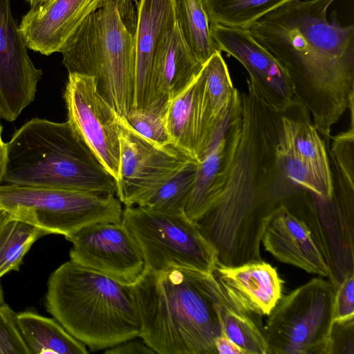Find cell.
Wrapping results in <instances>:
<instances>
[{
  "label": "cell",
  "instance_id": "6da1fadb",
  "mask_svg": "<svg viewBox=\"0 0 354 354\" xmlns=\"http://www.w3.org/2000/svg\"><path fill=\"white\" fill-rule=\"evenodd\" d=\"M241 100L240 135L221 194L196 222L217 258L233 264L261 259L260 243L273 211L296 191L278 156L282 113L269 109L252 87Z\"/></svg>",
  "mask_w": 354,
  "mask_h": 354
},
{
  "label": "cell",
  "instance_id": "7a4b0ae2",
  "mask_svg": "<svg viewBox=\"0 0 354 354\" xmlns=\"http://www.w3.org/2000/svg\"><path fill=\"white\" fill-rule=\"evenodd\" d=\"M335 0H290L253 23L252 37L287 72L295 98L326 139L354 105V26H342Z\"/></svg>",
  "mask_w": 354,
  "mask_h": 354
},
{
  "label": "cell",
  "instance_id": "3957f363",
  "mask_svg": "<svg viewBox=\"0 0 354 354\" xmlns=\"http://www.w3.org/2000/svg\"><path fill=\"white\" fill-rule=\"evenodd\" d=\"M133 287L140 337L156 353L217 354L215 342L222 329L213 273L145 269Z\"/></svg>",
  "mask_w": 354,
  "mask_h": 354
},
{
  "label": "cell",
  "instance_id": "277c9868",
  "mask_svg": "<svg viewBox=\"0 0 354 354\" xmlns=\"http://www.w3.org/2000/svg\"><path fill=\"white\" fill-rule=\"evenodd\" d=\"M45 306L72 336L93 351L108 349L140 335L133 286L71 260L50 275Z\"/></svg>",
  "mask_w": 354,
  "mask_h": 354
},
{
  "label": "cell",
  "instance_id": "5b68a950",
  "mask_svg": "<svg viewBox=\"0 0 354 354\" xmlns=\"http://www.w3.org/2000/svg\"><path fill=\"white\" fill-rule=\"evenodd\" d=\"M6 145V184L116 194L115 179L68 120L33 118Z\"/></svg>",
  "mask_w": 354,
  "mask_h": 354
},
{
  "label": "cell",
  "instance_id": "8992f818",
  "mask_svg": "<svg viewBox=\"0 0 354 354\" xmlns=\"http://www.w3.org/2000/svg\"><path fill=\"white\" fill-rule=\"evenodd\" d=\"M137 0H104L62 46L68 73L95 77L101 95L125 118L132 109Z\"/></svg>",
  "mask_w": 354,
  "mask_h": 354
},
{
  "label": "cell",
  "instance_id": "52a82bcc",
  "mask_svg": "<svg viewBox=\"0 0 354 354\" xmlns=\"http://www.w3.org/2000/svg\"><path fill=\"white\" fill-rule=\"evenodd\" d=\"M0 205L47 234L68 236L97 223H120L123 209L114 194L0 185Z\"/></svg>",
  "mask_w": 354,
  "mask_h": 354
},
{
  "label": "cell",
  "instance_id": "ba28073f",
  "mask_svg": "<svg viewBox=\"0 0 354 354\" xmlns=\"http://www.w3.org/2000/svg\"><path fill=\"white\" fill-rule=\"evenodd\" d=\"M122 222L140 247L147 270L179 267L214 271L216 252L185 213L125 206Z\"/></svg>",
  "mask_w": 354,
  "mask_h": 354
},
{
  "label": "cell",
  "instance_id": "9c48e42d",
  "mask_svg": "<svg viewBox=\"0 0 354 354\" xmlns=\"http://www.w3.org/2000/svg\"><path fill=\"white\" fill-rule=\"evenodd\" d=\"M335 293L330 281L314 278L281 297L263 328L268 354H325Z\"/></svg>",
  "mask_w": 354,
  "mask_h": 354
},
{
  "label": "cell",
  "instance_id": "30bf717a",
  "mask_svg": "<svg viewBox=\"0 0 354 354\" xmlns=\"http://www.w3.org/2000/svg\"><path fill=\"white\" fill-rule=\"evenodd\" d=\"M120 142L115 195L125 206H142L192 160L172 145L160 146L144 138L121 117Z\"/></svg>",
  "mask_w": 354,
  "mask_h": 354
},
{
  "label": "cell",
  "instance_id": "8fae6325",
  "mask_svg": "<svg viewBox=\"0 0 354 354\" xmlns=\"http://www.w3.org/2000/svg\"><path fill=\"white\" fill-rule=\"evenodd\" d=\"M64 97L68 121L116 182L120 116L99 93L93 76L68 73Z\"/></svg>",
  "mask_w": 354,
  "mask_h": 354
},
{
  "label": "cell",
  "instance_id": "7c38bea8",
  "mask_svg": "<svg viewBox=\"0 0 354 354\" xmlns=\"http://www.w3.org/2000/svg\"><path fill=\"white\" fill-rule=\"evenodd\" d=\"M72 243L73 263L133 286L146 266L142 252L127 227L120 223H97L65 236Z\"/></svg>",
  "mask_w": 354,
  "mask_h": 354
},
{
  "label": "cell",
  "instance_id": "4fadbf2b",
  "mask_svg": "<svg viewBox=\"0 0 354 354\" xmlns=\"http://www.w3.org/2000/svg\"><path fill=\"white\" fill-rule=\"evenodd\" d=\"M292 196L273 211L261 239L263 247L281 262L329 278L330 269L311 203L305 198L295 205Z\"/></svg>",
  "mask_w": 354,
  "mask_h": 354
},
{
  "label": "cell",
  "instance_id": "5bb4252c",
  "mask_svg": "<svg viewBox=\"0 0 354 354\" xmlns=\"http://www.w3.org/2000/svg\"><path fill=\"white\" fill-rule=\"evenodd\" d=\"M210 31L219 50L247 70L248 80L269 109L282 113L295 105L294 88L287 72L248 29L210 24Z\"/></svg>",
  "mask_w": 354,
  "mask_h": 354
},
{
  "label": "cell",
  "instance_id": "9a60e30c",
  "mask_svg": "<svg viewBox=\"0 0 354 354\" xmlns=\"http://www.w3.org/2000/svg\"><path fill=\"white\" fill-rule=\"evenodd\" d=\"M41 76L28 55L10 0H0V118L15 121L34 101Z\"/></svg>",
  "mask_w": 354,
  "mask_h": 354
},
{
  "label": "cell",
  "instance_id": "2e32d148",
  "mask_svg": "<svg viewBox=\"0 0 354 354\" xmlns=\"http://www.w3.org/2000/svg\"><path fill=\"white\" fill-rule=\"evenodd\" d=\"M201 69L185 88L169 101L166 113L171 145L196 162L210 145L220 120L212 113Z\"/></svg>",
  "mask_w": 354,
  "mask_h": 354
},
{
  "label": "cell",
  "instance_id": "e0dca14e",
  "mask_svg": "<svg viewBox=\"0 0 354 354\" xmlns=\"http://www.w3.org/2000/svg\"><path fill=\"white\" fill-rule=\"evenodd\" d=\"M176 22L174 0H138L132 109L143 108L153 100L151 77L154 59Z\"/></svg>",
  "mask_w": 354,
  "mask_h": 354
},
{
  "label": "cell",
  "instance_id": "ac0fdd59",
  "mask_svg": "<svg viewBox=\"0 0 354 354\" xmlns=\"http://www.w3.org/2000/svg\"><path fill=\"white\" fill-rule=\"evenodd\" d=\"M104 0H52L23 16L19 30L28 48L44 55L59 52L82 21Z\"/></svg>",
  "mask_w": 354,
  "mask_h": 354
},
{
  "label": "cell",
  "instance_id": "d6986e66",
  "mask_svg": "<svg viewBox=\"0 0 354 354\" xmlns=\"http://www.w3.org/2000/svg\"><path fill=\"white\" fill-rule=\"evenodd\" d=\"M213 275L228 299L250 314L268 315L282 297L283 281L263 261L216 267Z\"/></svg>",
  "mask_w": 354,
  "mask_h": 354
},
{
  "label": "cell",
  "instance_id": "ffe728a7",
  "mask_svg": "<svg viewBox=\"0 0 354 354\" xmlns=\"http://www.w3.org/2000/svg\"><path fill=\"white\" fill-rule=\"evenodd\" d=\"M202 67L186 46L176 22L154 59L151 77L153 100L174 98L191 83Z\"/></svg>",
  "mask_w": 354,
  "mask_h": 354
},
{
  "label": "cell",
  "instance_id": "44dd1931",
  "mask_svg": "<svg viewBox=\"0 0 354 354\" xmlns=\"http://www.w3.org/2000/svg\"><path fill=\"white\" fill-rule=\"evenodd\" d=\"M278 147L306 162L333 196L334 185L325 144L308 120L283 113Z\"/></svg>",
  "mask_w": 354,
  "mask_h": 354
},
{
  "label": "cell",
  "instance_id": "7402d4cb",
  "mask_svg": "<svg viewBox=\"0 0 354 354\" xmlns=\"http://www.w3.org/2000/svg\"><path fill=\"white\" fill-rule=\"evenodd\" d=\"M17 324L30 354H87L86 346L56 319L33 311L17 313Z\"/></svg>",
  "mask_w": 354,
  "mask_h": 354
},
{
  "label": "cell",
  "instance_id": "603a6c76",
  "mask_svg": "<svg viewBox=\"0 0 354 354\" xmlns=\"http://www.w3.org/2000/svg\"><path fill=\"white\" fill-rule=\"evenodd\" d=\"M174 4L176 21L182 37L193 56L203 65L220 50L212 36L202 0H174Z\"/></svg>",
  "mask_w": 354,
  "mask_h": 354
},
{
  "label": "cell",
  "instance_id": "cb8c5ba5",
  "mask_svg": "<svg viewBox=\"0 0 354 354\" xmlns=\"http://www.w3.org/2000/svg\"><path fill=\"white\" fill-rule=\"evenodd\" d=\"M218 308L221 329L243 351V354H268V345L263 328L250 315L235 306L218 283Z\"/></svg>",
  "mask_w": 354,
  "mask_h": 354
},
{
  "label": "cell",
  "instance_id": "d4e9b609",
  "mask_svg": "<svg viewBox=\"0 0 354 354\" xmlns=\"http://www.w3.org/2000/svg\"><path fill=\"white\" fill-rule=\"evenodd\" d=\"M46 234L43 229L7 211L0 218V279L10 271H18L32 245Z\"/></svg>",
  "mask_w": 354,
  "mask_h": 354
},
{
  "label": "cell",
  "instance_id": "484cf974",
  "mask_svg": "<svg viewBox=\"0 0 354 354\" xmlns=\"http://www.w3.org/2000/svg\"><path fill=\"white\" fill-rule=\"evenodd\" d=\"M290 0H202L210 24L248 29Z\"/></svg>",
  "mask_w": 354,
  "mask_h": 354
},
{
  "label": "cell",
  "instance_id": "4316f807",
  "mask_svg": "<svg viewBox=\"0 0 354 354\" xmlns=\"http://www.w3.org/2000/svg\"><path fill=\"white\" fill-rule=\"evenodd\" d=\"M198 162L190 160L141 207L175 213H185L196 177Z\"/></svg>",
  "mask_w": 354,
  "mask_h": 354
},
{
  "label": "cell",
  "instance_id": "83f0119b",
  "mask_svg": "<svg viewBox=\"0 0 354 354\" xmlns=\"http://www.w3.org/2000/svg\"><path fill=\"white\" fill-rule=\"evenodd\" d=\"M221 52L214 53L201 69L211 109L218 120L228 112L235 91Z\"/></svg>",
  "mask_w": 354,
  "mask_h": 354
},
{
  "label": "cell",
  "instance_id": "f1b7e54d",
  "mask_svg": "<svg viewBox=\"0 0 354 354\" xmlns=\"http://www.w3.org/2000/svg\"><path fill=\"white\" fill-rule=\"evenodd\" d=\"M169 100L157 98L140 109H131L124 120L144 138L160 146L171 145L166 113Z\"/></svg>",
  "mask_w": 354,
  "mask_h": 354
},
{
  "label": "cell",
  "instance_id": "f546056e",
  "mask_svg": "<svg viewBox=\"0 0 354 354\" xmlns=\"http://www.w3.org/2000/svg\"><path fill=\"white\" fill-rule=\"evenodd\" d=\"M331 154L340 179V189L354 191V128L351 122V128L332 137Z\"/></svg>",
  "mask_w": 354,
  "mask_h": 354
},
{
  "label": "cell",
  "instance_id": "4dcf8cb0",
  "mask_svg": "<svg viewBox=\"0 0 354 354\" xmlns=\"http://www.w3.org/2000/svg\"><path fill=\"white\" fill-rule=\"evenodd\" d=\"M0 354H30L17 324V313L7 304L0 306Z\"/></svg>",
  "mask_w": 354,
  "mask_h": 354
},
{
  "label": "cell",
  "instance_id": "1f68e13d",
  "mask_svg": "<svg viewBox=\"0 0 354 354\" xmlns=\"http://www.w3.org/2000/svg\"><path fill=\"white\" fill-rule=\"evenodd\" d=\"M354 354V316L333 321L325 354Z\"/></svg>",
  "mask_w": 354,
  "mask_h": 354
},
{
  "label": "cell",
  "instance_id": "d6a6232c",
  "mask_svg": "<svg viewBox=\"0 0 354 354\" xmlns=\"http://www.w3.org/2000/svg\"><path fill=\"white\" fill-rule=\"evenodd\" d=\"M354 316V272L347 274L335 290L333 320Z\"/></svg>",
  "mask_w": 354,
  "mask_h": 354
},
{
  "label": "cell",
  "instance_id": "836d02e7",
  "mask_svg": "<svg viewBox=\"0 0 354 354\" xmlns=\"http://www.w3.org/2000/svg\"><path fill=\"white\" fill-rule=\"evenodd\" d=\"M106 354H148L156 353L140 337L122 342L111 348L106 349Z\"/></svg>",
  "mask_w": 354,
  "mask_h": 354
},
{
  "label": "cell",
  "instance_id": "e575fe53",
  "mask_svg": "<svg viewBox=\"0 0 354 354\" xmlns=\"http://www.w3.org/2000/svg\"><path fill=\"white\" fill-rule=\"evenodd\" d=\"M217 354H243L241 349L225 335H221L215 342Z\"/></svg>",
  "mask_w": 354,
  "mask_h": 354
},
{
  "label": "cell",
  "instance_id": "d590c367",
  "mask_svg": "<svg viewBox=\"0 0 354 354\" xmlns=\"http://www.w3.org/2000/svg\"><path fill=\"white\" fill-rule=\"evenodd\" d=\"M2 127L0 123V185L3 183V174L6 164V145L1 137Z\"/></svg>",
  "mask_w": 354,
  "mask_h": 354
},
{
  "label": "cell",
  "instance_id": "8d00e7d4",
  "mask_svg": "<svg viewBox=\"0 0 354 354\" xmlns=\"http://www.w3.org/2000/svg\"><path fill=\"white\" fill-rule=\"evenodd\" d=\"M50 1L52 0H26V1L29 3L30 9L32 10L39 8L48 3Z\"/></svg>",
  "mask_w": 354,
  "mask_h": 354
},
{
  "label": "cell",
  "instance_id": "74e56055",
  "mask_svg": "<svg viewBox=\"0 0 354 354\" xmlns=\"http://www.w3.org/2000/svg\"><path fill=\"white\" fill-rule=\"evenodd\" d=\"M6 303L4 301L3 292L0 286V306L5 305Z\"/></svg>",
  "mask_w": 354,
  "mask_h": 354
},
{
  "label": "cell",
  "instance_id": "f35d334b",
  "mask_svg": "<svg viewBox=\"0 0 354 354\" xmlns=\"http://www.w3.org/2000/svg\"><path fill=\"white\" fill-rule=\"evenodd\" d=\"M7 212V210L4 209L2 211H0V218Z\"/></svg>",
  "mask_w": 354,
  "mask_h": 354
},
{
  "label": "cell",
  "instance_id": "ab89813d",
  "mask_svg": "<svg viewBox=\"0 0 354 354\" xmlns=\"http://www.w3.org/2000/svg\"><path fill=\"white\" fill-rule=\"evenodd\" d=\"M5 209L0 205V211L4 210Z\"/></svg>",
  "mask_w": 354,
  "mask_h": 354
}]
</instances>
